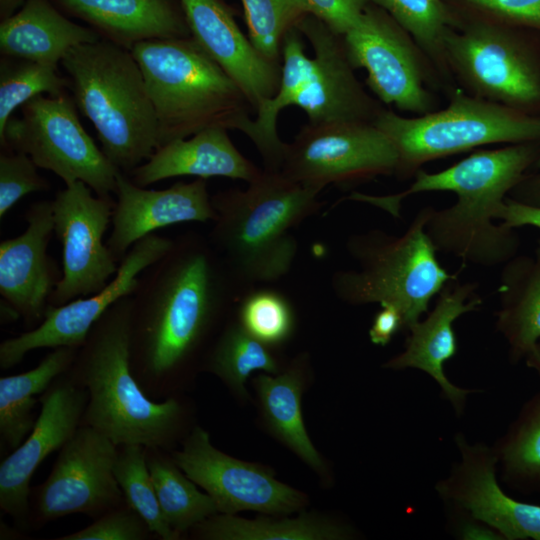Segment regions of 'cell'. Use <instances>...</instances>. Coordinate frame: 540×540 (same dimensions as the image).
I'll return each instance as SVG.
<instances>
[{
  "instance_id": "37",
  "label": "cell",
  "mask_w": 540,
  "mask_h": 540,
  "mask_svg": "<svg viewBox=\"0 0 540 540\" xmlns=\"http://www.w3.org/2000/svg\"><path fill=\"white\" fill-rule=\"evenodd\" d=\"M498 457L511 480L540 491V392L523 407Z\"/></svg>"
},
{
  "instance_id": "27",
  "label": "cell",
  "mask_w": 540,
  "mask_h": 540,
  "mask_svg": "<svg viewBox=\"0 0 540 540\" xmlns=\"http://www.w3.org/2000/svg\"><path fill=\"white\" fill-rule=\"evenodd\" d=\"M498 292L496 328L518 360L540 339V240L533 255H515L503 265Z\"/></svg>"
},
{
  "instance_id": "11",
  "label": "cell",
  "mask_w": 540,
  "mask_h": 540,
  "mask_svg": "<svg viewBox=\"0 0 540 540\" xmlns=\"http://www.w3.org/2000/svg\"><path fill=\"white\" fill-rule=\"evenodd\" d=\"M342 36L352 66L366 71L367 85L382 103L415 116L435 111L429 87L438 73L386 11L370 3Z\"/></svg>"
},
{
  "instance_id": "34",
  "label": "cell",
  "mask_w": 540,
  "mask_h": 540,
  "mask_svg": "<svg viewBox=\"0 0 540 540\" xmlns=\"http://www.w3.org/2000/svg\"><path fill=\"white\" fill-rule=\"evenodd\" d=\"M406 30L429 58L445 82L452 79L445 38L458 18L445 0H371Z\"/></svg>"
},
{
  "instance_id": "1",
  "label": "cell",
  "mask_w": 540,
  "mask_h": 540,
  "mask_svg": "<svg viewBox=\"0 0 540 540\" xmlns=\"http://www.w3.org/2000/svg\"><path fill=\"white\" fill-rule=\"evenodd\" d=\"M232 280L209 240L195 233L174 239L141 273L131 295L130 363L148 397L178 395L223 316Z\"/></svg>"
},
{
  "instance_id": "12",
  "label": "cell",
  "mask_w": 540,
  "mask_h": 540,
  "mask_svg": "<svg viewBox=\"0 0 540 540\" xmlns=\"http://www.w3.org/2000/svg\"><path fill=\"white\" fill-rule=\"evenodd\" d=\"M397 165L394 144L373 122L308 123L285 144L280 172L321 192L395 175Z\"/></svg>"
},
{
  "instance_id": "19",
  "label": "cell",
  "mask_w": 540,
  "mask_h": 540,
  "mask_svg": "<svg viewBox=\"0 0 540 540\" xmlns=\"http://www.w3.org/2000/svg\"><path fill=\"white\" fill-rule=\"evenodd\" d=\"M24 218L25 231L0 243V295L1 306L16 313L30 330L44 320L63 271L48 254L54 232L52 201L31 204Z\"/></svg>"
},
{
  "instance_id": "43",
  "label": "cell",
  "mask_w": 540,
  "mask_h": 540,
  "mask_svg": "<svg viewBox=\"0 0 540 540\" xmlns=\"http://www.w3.org/2000/svg\"><path fill=\"white\" fill-rule=\"evenodd\" d=\"M312 14L343 35L363 13L371 0H308Z\"/></svg>"
},
{
  "instance_id": "44",
  "label": "cell",
  "mask_w": 540,
  "mask_h": 540,
  "mask_svg": "<svg viewBox=\"0 0 540 540\" xmlns=\"http://www.w3.org/2000/svg\"><path fill=\"white\" fill-rule=\"evenodd\" d=\"M380 306L381 309L375 315L369 330V337L373 344L385 346L399 330H403V320L394 306Z\"/></svg>"
},
{
  "instance_id": "33",
  "label": "cell",
  "mask_w": 540,
  "mask_h": 540,
  "mask_svg": "<svg viewBox=\"0 0 540 540\" xmlns=\"http://www.w3.org/2000/svg\"><path fill=\"white\" fill-rule=\"evenodd\" d=\"M201 368L219 377L241 396L246 394L245 383L253 372H278L269 346L250 335L238 321L225 326L218 334Z\"/></svg>"
},
{
  "instance_id": "31",
  "label": "cell",
  "mask_w": 540,
  "mask_h": 540,
  "mask_svg": "<svg viewBox=\"0 0 540 540\" xmlns=\"http://www.w3.org/2000/svg\"><path fill=\"white\" fill-rule=\"evenodd\" d=\"M194 538L204 540H336L348 533L330 520L303 513L296 518L214 514L192 528Z\"/></svg>"
},
{
  "instance_id": "8",
  "label": "cell",
  "mask_w": 540,
  "mask_h": 540,
  "mask_svg": "<svg viewBox=\"0 0 540 540\" xmlns=\"http://www.w3.org/2000/svg\"><path fill=\"white\" fill-rule=\"evenodd\" d=\"M398 153L395 175L406 179L432 160L491 144L540 141V116L454 91L448 106L404 117L382 108L374 122Z\"/></svg>"
},
{
  "instance_id": "47",
  "label": "cell",
  "mask_w": 540,
  "mask_h": 540,
  "mask_svg": "<svg viewBox=\"0 0 540 540\" xmlns=\"http://www.w3.org/2000/svg\"><path fill=\"white\" fill-rule=\"evenodd\" d=\"M463 539H503L501 535L488 525L468 523L461 529Z\"/></svg>"
},
{
  "instance_id": "22",
  "label": "cell",
  "mask_w": 540,
  "mask_h": 540,
  "mask_svg": "<svg viewBox=\"0 0 540 540\" xmlns=\"http://www.w3.org/2000/svg\"><path fill=\"white\" fill-rule=\"evenodd\" d=\"M458 445L461 462L438 485L441 496L503 539L540 540V506L517 501L502 490L495 475L498 454L481 445L469 446L463 439H458Z\"/></svg>"
},
{
  "instance_id": "13",
  "label": "cell",
  "mask_w": 540,
  "mask_h": 540,
  "mask_svg": "<svg viewBox=\"0 0 540 540\" xmlns=\"http://www.w3.org/2000/svg\"><path fill=\"white\" fill-rule=\"evenodd\" d=\"M117 445L81 425L59 450L47 479L31 488L28 529L71 514L93 520L125 500L114 476Z\"/></svg>"
},
{
  "instance_id": "17",
  "label": "cell",
  "mask_w": 540,
  "mask_h": 540,
  "mask_svg": "<svg viewBox=\"0 0 540 540\" xmlns=\"http://www.w3.org/2000/svg\"><path fill=\"white\" fill-rule=\"evenodd\" d=\"M88 390L67 371L39 395V416L26 439L0 464V508L17 527L28 530L30 480L52 452L60 450L81 426Z\"/></svg>"
},
{
  "instance_id": "38",
  "label": "cell",
  "mask_w": 540,
  "mask_h": 540,
  "mask_svg": "<svg viewBox=\"0 0 540 540\" xmlns=\"http://www.w3.org/2000/svg\"><path fill=\"white\" fill-rule=\"evenodd\" d=\"M249 38L269 60L280 63L283 40L291 28L312 14L308 0H241Z\"/></svg>"
},
{
  "instance_id": "16",
  "label": "cell",
  "mask_w": 540,
  "mask_h": 540,
  "mask_svg": "<svg viewBox=\"0 0 540 540\" xmlns=\"http://www.w3.org/2000/svg\"><path fill=\"white\" fill-rule=\"evenodd\" d=\"M173 243L174 239L156 233L137 241L102 291L61 306L50 305L37 327L2 341L0 369L14 367L35 349L80 348L98 319L118 300L133 294L141 273L164 256Z\"/></svg>"
},
{
  "instance_id": "2",
  "label": "cell",
  "mask_w": 540,
  "mask_h": 540,
  "mask_svg": "<svg viewBox=\"0 0 540 540\" xmlns=\"http://www.w3.org/2000/svg\"><path fill=\"white\" fill-rule=\"evenodd\" d=\"M537 143L478 150L438 172L419 169L413 183L400 193L374 196L354 192L349 200L369 203L400 217L401 203L410 195L453 192L456 202L440 210L432 207L425 226L436 251L477 266L504 265L517 255L520 238L515 228L494 220L507 195L539 157Z\"/></svg>"
},
{
  "instance_id": "5",
  "label": "cell",
  "mask_w": 540,
  "mask_h": 540,
  "mask_svg": "<svg viewBox=\"0 0 540 540\" xmlns=\"http://www.w3.org/2000/svg\"><path fill=\"white\" fill-rule=\"evenodd\" d=\"M61 64L108 160L129 174L159 148L157 117L131 51L107 39L72 48Z\"/></svg>"
},
{
  "instance_id": "25",
  "label": "cell",
  "mask_w": 540,
  "mask_h": 540,
  "mask_svg": "<svg viewBox=\"0 0 540 540\" xmlns=\"http://www.w3.org/2000/svg\"><path fill=\"white\" fill-rule=\"evenodd\" d=\"M100 36L128 50L142 41L191 37L180 0H58Z\"/></svg>"
},
{
  "instance_id": "6",
  "label": "cell",
  "mask_w": 540,
  "mask_h": 540,
  "mask_svg": "<svg viewBox=\"0 0 540 540\" xmlns=\"http://www.w3.org/2000/svg\"><path fill=\"white\" fill-rule=\"evenodd\" d=\"M130 51L154 107L159 147L212 127L247 133L251 104L192 37L142 41Z\"/></svg>"
},
{
  "instance_id": "30",
  "label": "cell",
  "mask_w": 540,
  "mask_h": 540,
  "mask_svg": "<svg viewBox=\"0 0 540 540\" xmlns=\"http://www.w3.org/2000/svg\"><path fill=\"white\" fill-rule=\"evenodd\" d=\"M263 416L275 436L304 462L319 470L323 463L312 444L302 416V378L298 369L279 375L266 372L255 379Z\"/></svg>"
},
{
  "instance_id": "41",
  "label": "cell",
  "mask_w": 540,
  "mask_h": 540,
  "mask_svg": "<svg viewBox=\"0 0 540 540\" xmlns=\"http://www.w3.org/2000/svg\"><path fill=\"white\" fill-rule=\"evenodd\" d=\"M155 534L146 521L125 501L94 522L57 540H147Z\"/></svg>"
},
{
  "instance_id": "42",
  "label": "cell",
  "mask_w": 540,
  "mask_h": 540,
  "mask_svg": "<svg viewBox=\"0 0 540 540\" xmlns=\"http://www.w3.org/2000/svg\"><path fill=\"white\" fill-rule=\"evenodd\" d=\"M475 17L507 26H524L540 31V0H454Z\"/></svg>"
},
{
  "instance_id": "49",
  "label": "cell",
  "mask_w": 540,
  "mask_h": 540,
  "mask_svg": "<svg viewBox=\"0 0 540 540\" xmlns=\"http://www.w3.org/2000/svg\"><path fill=\"white\" fill-rule=\"evenodd\" d=\"M526 364L534 369L540 377V339L532 349V351L525 357Z\"/></svg>"
},
{
  "instance_id": "9",
  "label": "cell",
  "mask_w": 540,
  "mask_h": 540,
  "mask_svg": "<svg viewBox=\"0 0 540 540\" xmlns=\"http://www.w3.org/2000/svg\"><path fill=\"white\" fill-rule=\"evenodd\" d=\"M445 56L467 93L526 113L540 105L539 59L511 26L458 20L446 35Z\"/></svg>"
},
{
  "instance_id": "40",
  "label": "cell",
  "mask_w": 540,
  "mask_h": 540,
  "mask_svg": "<svg viewBox=\"0 0 540 540\" xmlns=\"http://www.w3.org/2000/svg\"><path fill=\"white\" fill-rule=\"evenodd\" d=\"M33 160L25 153L4 149L0 154V218L24 196L47 191L48 181L37 171Z\"/></svg>"
},
{
  "instance_id": "18",
  "label": "cell",
  "mask_w": 540,
  "mask_h": 540,
  "mask_svg": "<svg viewBox=\"0 0 540 540\" xmlns=\"http://www.w3.org/2000/svg\"><path fill=\"white\" fill-rule=\"evenodd\" d=\"M311 44L313 67L293 106L302 109L311 124L374 122L382 107L358 81L343 36L324 21L307 14L296 25Z\"/></svg>"
},
{
  "instance_id": "39",
  "label": "cell",
  "mask_w": 540,
  "mask_h": 540,
  "mask_svg": "<svg viewBox=\"0 0 540 540\" xmlns=\"http://www.w3.org/2000/svg\"><path fill=\"white\" fill-rule=\"evenodd\" d=\"M237 321L250 335L267 346H274L291 336L294 313L283 295L262 289L248 294L242 300Z\"/></svg>"
},
{
  "instance_id": "10",
  "label": "cell",
  "mask_w": 540,
  "mask_h": 540,
  "mask_svg": "<svg viewBox=\"0 0 540 540\" xmlns=\"http://www.w3.org/2000/svg\"><path fill=\"white\" fill-rule=\"evenodd\" d=\"M75 102L67 94L38 95L21 106L0 136L1 147L27 154L65 185L87 184L100 197H112L120 172L82 127Z\"/></svg>"
},
{
  "instance_id": "3",
  "label": "cell",
  "mask_w": 540,
  "mask_h": 540,
  "mask_svg": "<svg viewBox=\"0 0 540 540\" xmlns=\"http://www.w3.org/2000/svg\"><path fill=\"white\" fill-rule=\"evenodd\" d=\"M132 298L114 303L94 324L67 370L89 399L82 424L117 446L141 444L172 452L193 428L178 395L156 401L136 380L130 363Z\"/></svg>"
},
{
  "instance_id": "26",
  "label": "cell",
  "mask_w": 540,
  "mask_h": 540,
  "mask_svg": "<svg viewBox=\"0 0 540 540\" xmlns=\"http://www.w3.org/2000/svg\"><path fill=\"white\" fill-rule=\"evenodd\" d=\"M101 38L94 29L67 19L48 0H26L17 13L0 24L3 56L57 68L72 48Z\"/></svg>"
},
{
  "instance_id": "23",
  "label": "cell",
  "mask_w": 540,
  "mask_h": 540,
  "mask_svg": "<svg viewBox=\"0 0 540 540\" xmlns=\"http://www.w3.org/2000/svg\"><path fill=\"white\" fill-rule=\"evenodd\" d=\"M477 284L449 280L441 291L433 309L423 321L415 323L402 353L388 360L390 369L416 368L430 375L442 388L457 410L461 409L470 390L454 386L446 377L444 363L457 353V339L453 323L463 314L476 311L482 299L476 293Z\"/></svg>"
},
{
  "instance_id": "48",
  "label": "cell",
  "mask_w": 540,
  "mask_h": 540,
  "mask_svg": "<svg viewBox=\"0 0 540 540\" xmlns=\"http://www.w3.org/2000/svg\"><path fill=\"white\" fill-rule=\"evenodd\" d=\"M26 0H0V12L2 19L14 14V11Z\"/></svg>"
},
{
  "instance_id": "21",
  "label": "cell",
  "mask_w": 540,
  "mask_h": 540,
  "mask_svg": "<svg viewBox=\"0 0 540 540\" xmlns=\"http://www.w3.org/2000/svg\"><path fill=\"white\" fill-rule=\"evenodd\" d=\"M112 230L106 241L120 263L129 249L161 228L186 222L216 219L206 179L177 182L169 188L150 190L134 184L123 172L116 181Z\"/></svg>"
},
{
  "instance_id": "7",
  "label": "cell",
  "mask_w": 540,
  "mask_h": 540,
  "mask_svg": "<svg viewBox=\"0 0 540 540\" xmlns=\"http://www.w3.org/2000/svg\"><path fill=\"white\" fill-rule=\"evenodd\" d=\"M431 208H422L402 235L374 229L349 237L346 247L356 266L333 275L335 295L351 305L394 306L403 330L417 323L432 298L457 277L440 265L425 231Z\"/></svg>"
},
{
  "instance_id": "14",
  "label": "cell",
  "mask_w": 540,
  "mask_h": 540,
  "mask_svg": "<svg viewBox=\"0 0 540 540\" xmlns=\"http://www.w3.org/2000/svg\"><path fill=\"white\" fill-rule=\"evenodd\" d=\"M93 193L87 184L76 181L51 200L63 271L50 298L52 306L99 293L118 271L120 263L103 241L112 223L115 200Z\"/></svg>"
},
{
  "instance_id": "20",
  "label": "cell",
  "mask_w": 540,
  "mask_h": 540,
  "mask_svg": "<svg viewBox=\"0 0 540 540\" xmlns=\"http://www.w3.org/2000/svg\"><path fill=\"white\" fill-rule=\"evenodd\" d=\"M191 37L241 89L254 113L277 92L281 65L245 36L221 0H180Z\"/></svg>"
},
{
  "instance_id": "24",
  "label": "cell",
  "mask_w": 540,
  "mask_h": 540,
  "mask_svg": "<svg viewBox=\"0 0 540 540\" xmlns=\"http://www.w3.org/2000/svg\"><path fill=\"white\" fill-rule=\"evenodd\" d=\"M227 131L212 127L188 138L170 141L126 175L140 187L178 176L226 177L249 183L258 178L262 170L239 152Z\"/></svg>"
},
{
  "instance_id": "29",
  "label": "cell",
  "mask_w": 540,
  "mask_h": 540,
  "mask_svg": "<svg viewBox=\"0 0 540 540\" xmlns=\"http://www.w3.org/2000/svg\"><path fill=\"white\" fill-rule=\"evenodd\" d=\"M282 58L278 90L258 108L245 134L260 153L263 169L268 171H280L286 144L278 135V115L284 108L294 105L313 67L312 58L305 53L303 35L296 26L288 30L284 37Z\"/></svg>"
},
{
  "instance_id": "4",
  "label": "cell",
  "mask_w": 540,
  "mask_h": 540,
  "mask_svg": "<svg viewBox=\"0 0 540 540\" xmlns=\"http://www.w3.org/2000/svg\"><path fill=\"white\" fill-rule=\"evenodd\" d=\"M319 193L263 169L245 190L211 196L216 219L208 240L233 278L269 283L284 277L297 254L290 231L320 209Z\"/></svg>"
},
{
  "instance_id": "32",
  "label": "cell",
  "mask_w": 540,
  "mask_h": 540,
  "mask_svg": "<svg viewBox=\"0 0 540 540\" xmlns=\"http://www.w3.org/2000/svg\"><path fill=\"white\" fill-rule=\"evenodd\" d=\"M146 462L162 514L175 532L181 535L219 513L214 500L187 477L170 451L146 447Z\"/></svg>"
},
{
  "instance_id": "36",
  "label": "cell",
  "mask_w": 540,
  "mask_h": 540,
  "mask_svg": "<svg viewBox=\"0 0 540 540\" xmlns=\"http://www.w3.org/2000/svg\"><path fill=\"white\" fill-rule=\"evenodd\" d=\"M69 79L58 68L26 59L3 56L0 60V136L13 112L30 99L48 93L67 94Z\"/></svg>"
},
{
  "instance_id": "28",
  "label": "cell",
  "mask_w": 540,
  "mask_h": 540,
  "mask_svg": "<svg viewBox=\"0 0 540 540\" xmlns=\"http://www.w3.org/2000/svg\"><path fill=\"white\" fill-rule=\"evenodd\" d=\"M79 348L58 347L33 369L0 378V442L2 450L16 449L32 431L33 409L42 394L72 365Z\"/></svg>"
},
{
  "instance_id": "45",
  "label": "cell",
  "mask_w": 540,
  "mask_h": 540,
  "mask_svg": "<svg viewBox=\"0 0 540 540\" xmlns=\"http://www.w3.org/2000/svg\"><path fill=\"white\" fill-rule=\"evenodd\" d=\"M496 220L512 228L533 226L540 229V207L507 197L496 215Z\"/></svg>"
},
{
  "instance_id": "46",
  "label": "cell",
  "mask_w": 540,
  "mask_h": 540,
  "mask_svg": "<svg viewBox=\"0 0 540 540\" xmlns=\"http://www.w3.org/2000/svg\"><path fill=\"white\" fill-rule=\"evenodd\" d=\"M536 168L535 174L527 176L511 191L513 196L510 197L521 203L540 207V155L533 164Z\"/></svg>"
},
{
  "instance_id": "15",
  "label": "cell",
  "mask_w": 540,
  "mask_h": 540,
  "mask_svg": "<svg viewBox=\"0 0 540 540\" xmlns=\"http://www.w3.org/2000/svg\"><path fill=\"white\" fill-rule=\"evenodd\" d=\"M171 455L180 469L214 500L218 512L252 510L287 515L301 510L305 495L278 481L264 467L233 458L215 448L209 433L195 425Z\"/></svg>"
},
{
  "instance_id": "35",
  "label": "cell",
  "mask_w": 540,
  "mask_h": 540,
  "mask_svg": "<svg viewBox=\"0 0 540 540\" xmlns=\"http://www.w3.org/2000/svg\"><path fill=\"white\" fill-rule=\"evenodd\" d=\"M114 476L125 502L146 521L162 540H177L180 534L166 522L146 462V447L141 444L117 446Z\"/></svg>"
}]
</instances>
